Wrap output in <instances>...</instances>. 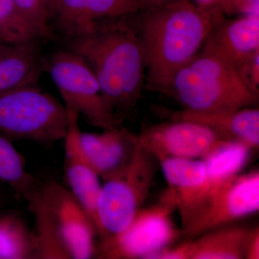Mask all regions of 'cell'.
I'll list each match as a JSON object with an SVG mask.
<instances>
[{
	"mask_svg": "<svg viewBox=\"0 0 259 259\" xmlns=\"http://www.w3.org/2000/svg\"><path fill=\"white\" fill-rule=\"evenodd\" d=\"M35 218L37 259H89L96 255V228L69 189L38 182L24 196Z\"/></svg>",
	"mask_w": 259,
	"mask_h": 259,
	"instance_id": "3957f363",
	"label": "cell"
},
{
	"mask_svg": "<svg viewBox=\"0 0 259 259\" xmlns=\"http://www.w3.org/2000/svg\"><path fill=\"white\" fill-rule=\"evenodd\" d=\"M175 209V197L168 188L157 203L140 209L123 231L101 238L96 254L102 258L151 259L182 233L172 220Z\"/></svg>",
	"mask_w": 259,
	"mask_h": 259,
	"instance_id": "52a82bcc",
	"label": "cell"
},
{
	"mask_svg": "<svg viewBox=\"0 0 259 259\" xmlns=\"http://www.w3.org/2000/svg\"><path fill=\"white\" fill-rule=\"evenodd\" d=\"M168 95L192 111L238 110L258 102V92L236 69L202 49L177 71Z\"/></svg>",
	"mask_w": 259,
	"mask_h": 259,
	"instance_id": "277c9868",
	"label": "cell"
},
{
	"mask_svg": "<svg viewBox=\"0 0 259 259\" xmlns=\"http://www.w3.org/2000/svg\"><path fill=\"white\" fill-rule=\"evenodd\" d=\"M144 9L140 0H52L51 17L69 39L86 32L97 20Z\"/></svg>",
	"mask_w": 259,
	"mask_h": 259,
	"instance_id": "5bb4252c",
	"label": "cell"
},
{
	"mask_svg": "<svg viewBox=\"0 0 259 259\" xmlns=\"http://www.w3.org/2000/svg\"><path fill=\"white\" fill-rule=\"evenodd\" d=\"M174 1L175 0H140V2L144 5L146 9L157 8V7L168 4V3Z\"/></svg>",
	"mask_w": 259,
	"mask_h": 259,
	"instance_id": "4316f807",
	"label": "cell"
},
{
	"mask_svg": "<svg viewBox=\"0 0 259 259\" xmlns=\"http://www.w3.org/2000/svg\"><path fill=\"white\" fill-rule=\"evenodd\" d=\"M237 14H252L259 13V0H231Z\"/></svg>",
	"mask_w": 259,
	"mask_h": 259,
	"instance_id": "484cf974",
	"label": "cell"
},
{
	"mask_svg": "<svg viewBox=\"0 0 259 259\" xmlns=\"http://www.w3.org/2000/svg\"><path fill=\"white\" fill-rule=\"evenodd\" d=\"M171 119L196 122L211 130L225 141L241 143L252 151L259 146V110L256 107L233 110L192 111L183 110Z\"/></svg>",
	"mask_w": 259,
	"mask_h": 259,
	"instance_id": "2e32d148",
	"label": "cell"
},
{
	"mask_svg": "<svg viewBox=\"0 0 259 259\" xmlns=\"http://www.w3.org/2000/svg\"><path fill=\"white\" fill-rule=\"evenodd\" d=\"M2 44H3V42H2L1 41H0V45H1Z\"/></svg>",
	"mask_w": 259,
	"mask_h": 259,
	"instance_id": "f1b7e54d",
	"label": "cell"
},
{
	"mask_svg": "<svg viewBox=\"0 0 259 259\" xmlns=\"http://www.w3.org/2000/svg\"><path fill=\"white\" fill-rule=\"evenodd\" d=\"M180 214L182 233L203 212L207 199V175L203 159L165 158L159 162Z\"/></svg>",
	"mask_w": 259,
	"mask_h": 259,
	"instance_id": "8fae6325",
	"label": "cell"
},
{
	"mask_svg": "<svg viewBox=\"0 0 259 259\" xmlns=\"http://www.w3.org/2000/svg\"><path fill=\"white\" fill-rule=\"evenodd\" d=\"M38 40L0 45V93L37 84L45 69Z\"/></svg>",
	"mask_w": 259,
	"mask_h": 259,
	"instance_id": "e0dca14e",
	"label": "cell"
},
{
	"mask_svg": "<svg viewBox=\"0 0 259 259\" xmlns=\"http://www.w3.org/2000/svg\"><path fill=\"white\" fill-rule=\"evenodd\" d=\"M64 105L36 84L0 93V134L10 140L51 146L64 139Z\"/></svg>",
	"mask_w": 259,
	"mask_h": 259,
	"instance_id": "5b68a950",
	"label": "cell"
},
{
	"mask_svg": "<svg viewBox=\"0 0 259 259\" xmlns=\"http://www.w3.org/2000/svg\"><path fill=\"white\" fill-rule=\"evenodd\" d=\"M66 109L102 130L122 127L107 105L95 73L82 58L69 50L59 51L45 63Z\"/></svg>",
	"mask_w": 259,
	"mask_h": 259,
	"instance_id": "ba28073f",
	"label": "cell"
},
{
	"mask_svg": "<svg viewBox=\"0 0 259 259\" xmlns=\"http://www.w3.org/2000/svg\"><path fill=\"white\" fill-rule=\"evenodd\" d=\"M67 128L64 139V173L69 190L92 220L97 233V202L100 177L85 157L79 141V114L66 109Z\"/></svg>",
	"mask_w": 259,
	"mask_h": 259,
	"instance_id": "7c38bea8",
	"label": "cell"
},
{
	"mask_svg": "<svg viewBox=\"0 0 259 259\" xmlns=\"http://www.w3.org/2000/svg\"><path fill=\"white\" fill-rule=\"evenodd\" d=\"M15 5L40 29L45 38L54 36L50 26V11L44 0H12Z\"/></svg>",
	"mask_w": 259,
	"mask_h": 259,
	"instance_id": "603a6c76",
	"label": "cell"
},
{
	"mask_svg": "<svg viewBox=\"0 0 259 259\" xmlns=\"http://www.w3.org/2000/svg\"><path fill=\"white\" fill-rule=\"evenodd\" d=\"M251 152L250 148L241 143L223 141L202 158L205 163L207 185L204 211L218 194L240 175L248 163Z\"/></svg>",
	"mask_w": 259,
	"mask_h": 259,
	"instance_id": "ac0fdd59",
	"label": "cell"
},
{
	"mask_svg": "<svg viewBox=\"0 0 259 259\" xmlns=\"http://www.w3.org/2000/svg\"><path fill=\"white\" fill-rule=\"evenodd\" d=\"M79 141L85 157L103 181L124 169L137 147L135 134L122 127L100 134L81 131Z\"/></svg>",
	"mask_w": 259,
	"mask_h": 259,
	"instance_id": "9a60e30c",
	"label": "cell"
},
{
	"mask_svg": "<svg viewBox=\"0 0 259 259\" xmlns=\"http://www.w3.org/2000/svg\"><path fill=\"white\" fill-rule=\"evenodd\" d=\"M245 259L259 258V228L252 229L245 252Z\"/></svg>",
	"mask_w": 259,
	"mask_h": 259,
	"instance_id": "d4e9b609",
	"label": "cell"
},
{
	"mask_svg": "<svg viewBox=\"0 0 259 259\" xmlns=\"http://www.w3.org/2000/svg\"><path fill=\"white\" fill-rule=\"evenodd\" d=\"M136 13L97 20L86 32L67 39L68 50L88 63L121 122L145 89L146 56Z\"/></svg>",
	"mask_w": 259,
	"mask_h": 259,
	"instance_id": "6da1fadb",
	"label": "cell"
},
{
	"mask_svg": "<svg viewBox=\"0 0 259 259\" xmlns=\"http://www.w3.org/2000/svg\"><path fill=\"white\" fill-rule=\"evenodd\" d=\"M251 228L228 225L199 235L187 242V259L245 258Z\"/></svg>",
	"mask_w": 259,
	"mask_h": 259,
	"instance_id": "d6986e66",
	"label": "cell"
},
{
	"mask_svg": "<svg viewBox=\"0 0 259 259\" xmlns=\"http://www.w3.org/2000/svg\"><path fill=\"white\" fill-rule=\"evenodd\" d=\"M194 4L207 9L219 10L226 16L237 14L231 0H190Z\"/></svg>",
	"mask_w": 259,
	"mask_h": 259,
	"instance_id": "cb8c5ba5",
	"label": "cell"
},
{
	"mask_svg": "<svg viewBox=\"0 0 259 259\" xmlns=\"http://www.w3.org/2000/svg\"><path fill=\"white\" fill-rule=\"evenodd\" d=\"M0 180L8 184L18 197H24L36 182L26 171L24 158L11 140L0 135Z\"/></svg>",
	"mask_w": 259,
	"mask_h": 259,
	"instance_id": "7402d4cb",
	"label": "cell"
},
{
	"mask_svg": "<svg viewBox=\"0 0 259 259\" xmlns=\"http://www.w3.org/2000/svg\"><path fill=\"white\" fill-rule=\"evenodd\" d=\"M135 136L140 147L158 162L165 158L201 159L225 141L205 126L176 119L149 126Z\"/></svg>",
	"mask_w": 259,
	"mask_h": 259,
	"instance_id": "9c48e42d",
	"label": "cell"
},
{
	"mask_svg": "<svg viewBox=\"0 0 259 259\" xmlns=\"http://www.w3.org/2000/svg\"><path fill=\"white\" fill-rule=\"evenodd\" d=\"M202 50L217 56L239 74L259 51V13L225 18L212 29Z\"/></svg>",
	"mask_w": 259,
	"mask_h": 259,
	"instance_id": "4fadbf2b",
	"label": "cell"
},
{
	"mask_svg": "<svg viewBox=\"0 0 259 259\" xmlns=\"http://www.w3.org/2000/svg\"><path fill=\"white\" fill-rule=\"evenodd\" d=\"M259 171L240 174L207 206L199 219L185 232L197 237L204 232L231 225L234 221L258 212Z\"/></svg>",
	"mask_w": 259,
	"mask_h": 259,
	"instance_id": "30bf717a",
	"label": "cell"
},
{
	"mask_svg": "<svg viewBox=\"0 0 259 259\" xmlns=\"http://www.w3.org/2000/svg\"><path fill=\"white\" fill-rule=\"evenodd\" d=\"M0 259H37L33 231L14 213L0 214Z\"/></svg>",
	"mask_w": 259,
	"mask_h": 259,
	"instance_id": "ffe728a7",
	"label": "cell"
},
{
	"mask_svg": "<svg viewBox=\"0 0 259 259\" xmlns=\"http://www.w3.org/2000/svg\"><path fill=\"white\" fill-rule=\"evenodd\" d=\"M158 163L137 144L129 164L104 181L97 202V236L100 239L123 231L142 208L156 178Z\"/></svg>",
	"mask_w": 259,
	"mask_h": 259,
	"instance_id": "8992f818",
	"label": "cell"
},
{
	"mask_svg": "<svg viewBox=\"0 0 259 259\" xmlns=\"http://www.w3.org/2000/svg\"><path fill=\"white\" fill-rule=\"evenodd\" d=\"M146 56L145 89L168 95L174 76L202 49L212 29L226 18L190 0L136 13Z\"/></svg>",
	"mask_w": 259,
	"mask_h": 259,
	"instance_id": "7a4b0ae2",
	"label": "cell"
},
{
	"mask_svg": "<svg viewBox=\"0 0 259 259\" xmlns=\"http://www.w3.org/2000/svg\"><path fill=\"white\" fill-rule=\"evenodd\" d=\"M42 38L40 29L12 0H0V41L18 44Z\"/></svg>",
	"mask_w": 259,
	"mask_h": 259,
	"instance_id": "44dd1931",
	"label": "cell"
},
{
	"mask_svg": "<svg viewBox=\"0 0 259 259\" xmlns=\"http://www.w3.org/2000/svg\"><path fill=\"white\" fill-rule=\"evenodd\" d=\"M44 1H45L46 3H47L48 8H49V11H50V13H51V1H52V0H44Z\"/></svg>",
	"mask_w": 259,
	"mask_h": 259,
	"instance_id": "83f0119b",
	"label": "cell"
}]
</instances>
